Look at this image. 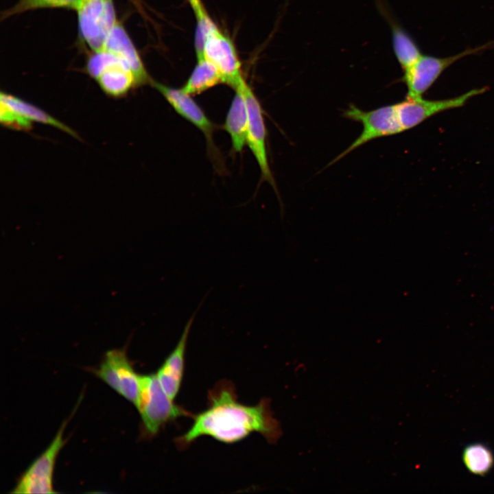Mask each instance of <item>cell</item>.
I'll use <instances>...</instances> for the list:
<instances>
[{
  "instance_id": "cell-1",
  "label": "cell",
  "mask_w": 494,
  "mask_h": 494,
  "mask_svg": "<svg viewBox=\"0 0 494 494\" xmlns=\"http://www.w3.org/2000/svg\"><path fill=\"white\" fill-rule=\"evenodd\" d=\"M207 408L193 414L191 426L176 438L180 449L205 436L226 444L239 442L253 432L272 444L280 438V423L273 416L268 399H262L255 405H244L237 400L233 384L222 380L209 390Z\"/></svg>"
},
{
  "instance_id": "cell-2",
  "label": "cell",
  "mask_w": 494,
  "mask_h": 494,
  "mask_svg": "<svg viewBox=\"0 0 494 494\" xmlns=\"http://www.w3.org/2000/svg\"><path fill=\"white\" fill-rule=\"evenodd\" d=\"M137 408L148 435L154 436L168 423L181 416H192L176 405L163 390L156 374L141 375Z\"/></svg>"
},
{
  "instance_id": "cell-3",
  "label": "cell",
  "mask_w": 494,
  "mask_h": 494,
  "mask_svg": "<svg viewBox=\"0 0 494 494\" xmlns=\"http://www.w3.org/2000/svg\"><path fill=\"white\" fill-rule=\"evenodd\" d=\"M88 74L105 94L120 98L137 86L135 76L129 67L113 53L101 49L92 51L86 65Z\"/></svg>"
},
{
  "instance_id": "cell-4",
  "label": "cell",
  "mask_w": 494,
  "mask_h": 494,
  "mask_svg": "<svg viewBox=\"0 0 494 494\" xmlns=\"http://www.w3.org/2000/svg\"><path fill=\"white\" fill-rule=\"evenodd\" d=\"M342 115L361 123L362 130L357 138L329 164L337 162L360 146L378 138L403 132L396 111L395 105H387L364 111L353 104L349 105Z\"/></svg>"
},
{
  "instance_id": "cell-5",
  "label": "cell",
  "mask_w": 494,
  "mask_h": 494,
  "mask_svg": "<svg viewBox=\"0 0 494 494\" xmlns=\"http://www.w3.org/2000/svg\"><path fill=\"white\" fill-rule=\"evenodd\" d=\"M75 10L83 41L92 51L102 49L118 22L113 0H81Z\"/></svg>"
},
{
  "instance_id": "cell-6",
  "label": "cell",
  "mask_w": 494,
  "mask_h": 494,
  "mask_svg": "<svg viewBox=\"0 0 494 494\" xmlns=\"http://www.w3.org/2000/svg\"><path fill=\"white\" fill-rule=\"evenodd\" d=\"M494 41L469 48L454 56L436 57L422 54L411 66L403 70L402 81L408 88L406 97H421L432 86L441 73L457 60L492 47Z\"/></svg>"
},
{
  "instance_id": "cell-7",
  "label": "cell",
  "mask_w": 494,
  "mask_h": 494,
  "mask_svg": "<svg viewBox=\"0 0 494 494\" xmlns=\"http://www.w3.org/2000/svg\"><path fill=\"white\" fill-rule=\"evenodd\" d=\"M94 373L120 395L137 405L141 375L134 370L123 349L108 351Z\"/></svg>"
},
{
  "instance_id": "cell-8",
  "label": "cell",
  "mask_w": 494,
  "mask_h": 494,
  "mask_svg": "<svg viewBox=\"0 0 494 494\" xmlns=\"http://www.w3.org/2000/svg\"><path fill=\"white\" fill-rule=\"evenodd\" d=\"M67 421L63 422L55 438L22 474L12 493H54L53 473L56 457L65 443L63 432Z\"/></svg>"
},
{
  "instance_id": "cell-9",
  "label": "cell",
  "mask_w": 494,
  "mask_h": 494,
  "mask_svg": "<svg viewBox=\"0 0 494 494\" xmlns=\"http://www.w3.org/2000/svg\"><path fill=\"white\" fill-rule=\"evenodd\" d=\"M486 91V87L474 89L461 95L440 100H429L423 97H406L405 100L395 105L401 126L405 131L419 125L435 115L462 107L469 99Z\"/></svg>"
},
{
  "instance_id": "cell-10",
  "label": "cell",
  "mask_w": 494,
  "mask_h": 494,
  "mask_svg": "<svg viewBox=\"0 0 494 494\" xmlns=\"http://www.w3.org/2000/svg\"><path fill=\"white\" fill-rule=\"evenodd\" d=\"M242 88L248 115L246 144L259 167L262 179L276 189L267 155L266 130L261 104L246 81Z\"/></svg>"
},
{
  "instance_id": "cell-11",
  "label": "cell",
  "mask_w": 494,
  "mask_h": 494,
  "mask_svg": "<svg viewBox=\"0 0 494 494\" xmlns=\"http://www.w3.org/2000/svg\"><path fill=\"white\" fill-rule=\"evenodd\" d=\"M204 58L212 62L220 72L222 83L235 89L245 80L235 47L227 36L216 26L209 36L204 49Z\"/></svg>"
},
{
  "instance_id": "cell-12",
  "label": "cell",
  "mask_w": 494,
  "mask_h": 494,
  "mask_svg": "<svg viewBox=\"0 0 494 494\" xmlns=\"http://www.w3.org/2000/svg\"><path fill=\"white\" fill-rule=\"evenodd\" d=\"M150 84L178 114L193 124L204 134L209 146L213 145L215 125L192 99L191 95L183 92L181 89H174L153 80Z\"/></svg>"
},
{
  "instance_id": "cell-13",
  "label": "cell",
  "mask_w": 494,
  "mask_h": 494,
  "mask_svg": "<svg viewBox=\"0 0 494 494\" xmlns=\"http://www.w3.org/2000/svg\"><path fill=\"white\" fill-rule=\"evenodd\" d=\"M195 316L196 312L186 323L176 346L156 373L163 390L173 400L178 395L182 384L187 344Z\"/></svg>"
},
{
  "instance_id": "cell-14",
  "label": "cell",
  "mask_w": 494,
  "mask_h": 494,
  "mask_svg": "<svg viewBox=\"0 0 494 494\" xmlns=\"http://www.w3.org/2000/svg\"><path fill=\"white\" fill-rule=\"evenodd\" d=\"M102 49L113 53L129 67L135 76L137 86L151 83L152 80L150 78L137 49L119 21L110 31Z\"/></svg>"
},
{
  "instance_id": "cell-15",
  "label": "cell",
  "mask_w": 494,
  "mask_h": 494,
  "mask_svg": "<svg viewBox=\"0 0 494 494\" xmlns=\"http://www.w3.org/2000/svg\"><path fill=\"white\" fill-rule=\"evenodd\" d=\"M242 84L235 89V93L227 113L224 126L225 130L231 137L232 149L235 152H240L246 144L248 115L246 99L242 88Z\"/></svg>"
},
{
  "instance_id": "cell-16",
  "label": "cell",
  "mask_w": 494,
  "mask_h": 494,
  "mask_svg": "<svg viewBox=\"0 0 494 494\" xmlns=\"http://www.w3.org/2000/svg\"><path fill=\"white\" fill-rule=\"evenodd\" d=\"M381 12L388 21L392 34L395 55L403 70H405L422 55L418 45L410 35L392 18L388 10L379 3Z\"/></svg>"
},
{
  "instance_id": "cell-17",
  "label": "cell",
  "mask_w": 494,
  "mask_h": 494,
  "mask_svg": "<svg viewBox=\"0 0 494 494\" xmlns=\"http://www.w3.org/2000/svg\"><path fill=\"white\" fill-rule=\"evenodd\" d=\"M1 102L32 123L37 122L49 125L79 139V136L72 128L52 117L41 108L23 99L7 93L1 92Z\"/></svg>"
},
{
  "instance_id": "cell-18",
  "label": "cell",
  "mask_w": 494,
  "mask_h": 494,
  "mask_svg": "<svg viewBox=\"0 0 494 494\" xmlns=\"http://www.w3.org/2000/svg\"><path fill=\"white\" fill-rule=\"evenodd\" d=\"M222 82V76L215 66L202 58L197 64L181 90L189 95L200 94Z\"/></svg>"
},
{
  "instance_id": "cell-19",
  "label": "cell",
  "mask_w": 494,
  "mask_h": 494,
  "mask_svg": "<svg viewBox=\"0 0 494 494\" xmlns=\"http://www.w3.org/2000/svg\"><path fill=\"white\" fill-rule=\"evenodd\" d=\"M462 460L470 473L478 476H485L494 467L492 450L480 443L466 446L462 453Z\"/></svg>"
},
{
  "instance_id": "cell-20",
  "label": "cell",
  "mask_w": 494,
  "mask_h": 494,
  "mask_svg": "<svg viewBox=\"0 0 494 494\" xmlns=\"http://www.w3.org/2000/svg\"><path fill=\"white\" fill-rule=\"evenodd\" d=\"M81 0H17L11 8L3 12L6 19L25 12L42 8H67L76 10Z\"/></svg>"
},
{
  "instance_id": "cell-21",
  "label": "cell",
  "mask_w": 494,
  "mask_h": 494,
  "mask_svg": "<svg viewBox=\"0 0 494 494\" xmlns=\"http://www.w3.org/2000/svg\"><path fill=\"white\" fill-rule=\"evenodd\" d=\"M196 15L197 26L195 34V51L197 60L204 58V49L207 40L216 25L209 17L206 10Z\"/></svg>"
},
{
  "instance_id": "cell-22",
  "label": "cell",
  "mask_w": 494,
  "mask_h": 494,
  "mask_svg": "<svg viewBox=\"0 0 494 494\" xmlns=\"http://www.w3.org/2000/svg\"><path fill=\"white\" fill-rule=\"evenodd\" d=\"M0 109V121L5 127L23 131H29L32 129V122L19 115L1 102Z\"/></svg>"
},
{
  "instance_id": "cell-23",
  "label": "cell",
  "mask_w": 494,
  "mask_h": 494,
  "mask_svg": "<svg viewBox=\"0 0 494 494\" xmlns=\"http://www.w3.org/2000/svg\"><path fill=\"white\" fill-rule=\"evenodd\" d=\"M188 1L190 3L195 14L205 10L204 7L203 6V5L201 2V0H188Z\"/></svg>"
}]
</instances>
